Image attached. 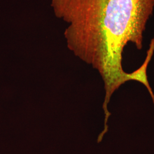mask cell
Returning a JSON list of instances; mask_svg holds the SVG:
<instances>
[{
	"mask_svg": "<svg viewBox=\"0 0 154 154\" xmlns=\"http://www.w3.org/2000/svg\"><path fill=\"white\" fill-rule=\"evenodd\" d=\"M55 16L65 22L68 47L102 77L103 109L114 91L131 81L122 67L128 43L143 48V33L154 11V0H51Z\"/></svg>",
	"mask_w": 154,
	"mask_h": 154,
	"instance_id": "1",
	"label": "cell"
},
{
	"mask_svg": "<svg viewBox=\"0 0 154 154\" xmlns=\"http://www.w3.org/2000/svg\"><path fill=\"white\" fill-rule=\"evenodd\" d=\"M154 52V37L151 39L149 44V48L147 53V56L146 60L142 65L140 66L137 70L132 72L131 73V81H137L139 82L142 83L143 85L147 88L149 91V93L153 101L154 104V94L150 87L149 84L147 76V66L151 61Z\"/></svg>",
	"mask_w": 154,
	"mask_h": 154,
	"instance_id": "2",
	"label": "cell"
},
{
	"mask_svg": "<svg viewBox=\"0 0 154 154\" xmlns=\"http://www.w3.org/2000/svg\"></svg>",
	"mask_w": 154,
	"mask_h": 154,
	"instance_id": "3",
	"label": "cell"
}]
</instances>
